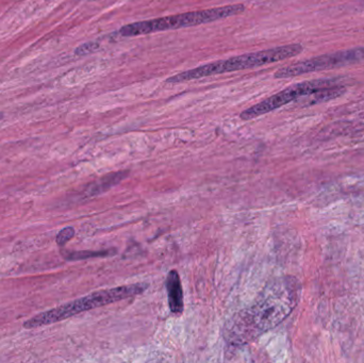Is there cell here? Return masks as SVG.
I'll list each match as a JSON object with an SVG mask.
<instances>
[{
    "mask_svg": "<svg viewBox=\"0 0 364 363\" xmlns=\"http://www.w3.org/2000/svg\"><path fill=\"white\" fill-rule=\"evenodd\" d=\"M301 291V283L295 277L272 281L252 306L237 313L227 323V342L235 347L247 345L279 325L299 304Z\"/></svg>",
    "mask_w": 364,
    "mask_h": 363,
    "instance_id": "cell-1",
    "label": "cell"
},
{
    "mask_svg": "<svg viewBox=\"0 0 364 363\" xmlns=\"http://www.w3.org/2000/svg\"><path fill=\"white\" fill-rule=\"evenodd\" d=\"M304 47L301 44L284 45V46L274 47V48L264 49V50L248 53L245 55H237L227 60L212 62L198 66L193 70L179 72L166 79V83H181L186 81L197 80L205 77L213 75L228 74V72H237V70H252L255 67L267 65V64L276 63L296 57L303 53Z\"/></svg>",
    "mask_w": 364,
    "mask_h": 363,
    "instance_id": "cell-2",
    "label": "cell"
},
{
    "mask_svg": "<svg viewBox=\"0 0 364 363\" xmlns=\"http://www.w3.org/2000/svg\"><path fill=\"white\" fill-rule=\"evenodd\" d=\"M147 288H149L147 283H141L94 292L85 298H78V300H73L68 304L62 305L57 308L50 309V310L45 311V313L31 318L23 324V327L32 330V328H38L41 326L51 325V324L58 323V322L79 315V313L140 296L145 292Z\"/></svg>",
    "mask_w": 364,
    "mask_h": 363,
    "instance_id": "cell-3",
    "label": "cell"
},
{
    "mask_svg": "<svg viewBox=\"0 0 364 363\" xmlns=\"http://www.w3.org/2000/svg\"><path fill=\"white\" fill-rule=\"evenodd\" d=\"M244 4H229L208 10L193 11V12L181 13V14L170 15L160 18L149 19V21H136L123 26L117 31V34L124 38L132 36H146L155 32L170 31V30L181 29V28L194 27L203 23H213L227 17L235 16L245 12Z\"/></svg>",
    "mask_w": 364,
    "mask_h": 363,
    "instance_id": "cell-4",
    "label": "cell"
},
{
    "mask_svg": "<svg viewBox=\"0 0 364 363\" xmlns=\"http://www.w3.org/2000/svg\"><path fill=\"white\" fill-rule=\"evenodd\" d=\"M337 85V80L333 79H323V80L304 81V82L297 83V85H291L287 89L282 90L279 93L267 97L259 104L246 109L240 114V117L243 121H250L256 117H262L272 111L277 110L290 102L306 97L314 92L320 91L326 87H335Z\"/></svg>",
    "mask_w": 364,
    "mask_h": 363,
    "instance_id": "cell-5",
    "label": "cell"
},
{
    "mask_svg": "<svg viewBox=\"0 0 364 363\" xmlns=\"http://www.w3.org/2000/svg\"><path fill=\"white\" fill-rule=\"evenodd\" d=\"M364 60V47L348 49V50L337 51L318 55L311 59L304 60L280 68L274 74L276 79L292 78L309 72H321L331 68L342 67L358 63Z\"/></svg>",
    "mask_w": 364,
    "mask_h": 363,
    "instance_id": "cell-6",
    "label": "cell"
},
{
    "mask_svg": "<svg viewBox=\"0 0 364 363\" xmlns=\"http://www.w3.org/2000/svg\"><path fill=\"white\" fill-rule=\"evenodd\" d=\"M166 291H168V306L174 315L183 313V290L181 276L176 270H172L166 277Z\"/></svg>",
    "mask_w": 364,
    "mask_h": 363,
    "instance_id": "cell-7",
    "label": "cell"
},
{
    "mask_svg": "<svg viewBox=\"0 0 364 363\" xmlns=\"http://www.w3.org/2000/svg\"><path fill=\"white\" fill-rule=\"evenodd\" d=\"M127 174L128 173L119 172L107 175V176L102 177L100 180L96 181L94 185H92L90 189L87 190V194L89 195H96V194L102 193V192L107 191L117 183H121L124 178L127 177Z\"/></svg>",
    "mask_w": 364,
    "mask_h": 363,
    "instance_id": "cell-8",
    "label": "cell"
},
{
    "mask_svg": "<svg viewBox=\"0 0 364 363\" xmlns=\"http://www.w3.org/2000/svg\"><path fill=\"white\" fill-rule=\"evenodd\" d=\"M346 92V87L335 85V87H326V89L314 92V93L310 94V95L306 96V97H309L308 104H316L340 97V96L343 95Z\"/></svg>",
    "mask_w": 364,
    "mask_h": 363,
    "instance_id": "cell-9",
    "label": "cell"
},
{
    "mask_svg": "<svg viewBox=\"0 0 364 363\" xmlns=\"http://www.w3.org/2000/svg\"><path fill=\"white\" fill-rule=\"evenodd\" d=\"M114 249L100 251H74V253L68 254L64 256L68 260H83L89 258L107 257V256L115 255Z\"/></svg>",
    "mask_w": 364,
    "mask_h": 363,
    "instance_id": "cell-10",
    "label": "cell"
},
{
    "mask_svg": "<svg viewBox=\"0 0 364 363\" xmlns=\"http://www.w3.org/2000/svg\"><path fill=\"white\" fill-rule=\"evenodd\" d=\"M98 48H100V44H98L97 42L85 43V44L77 47L75 53H76L77 55H89V53L97 50Z\"/></svg>",
    "mask_w": 364,
    "mask_h": 363,
    "instance_id": "cell-11",
    "label": "cell"
},
{
    "mask_svg": "<svg viewBox=\"0 0 364 363\" xmlns=\"http://www.w3.org/2000/svg\"><path fill=\"white\" fill-rule=\"evenodd\" d=\"M75 236V229L73 227H66L62 229L57 236V243L59 245H64L66 242L73 239Z\"/></svg>",
    "mask_w": 364,
    "mask_h": 363,
    "instance_id": "cell-12",
    "label": "cell"
}]
</instances>
